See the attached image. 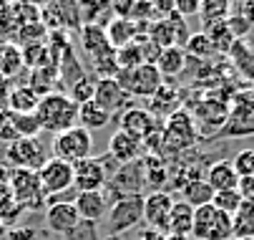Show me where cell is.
Segmentation results:
<instances>
[{
	"instance_id": "cell-1",
	"label": "cell",
	"mask_w": 254,
	"mask_h": 240,
	"mask_svg": "<svg viewBox=\"0 0 254 240\" xmlns=\"http://www.w3.org/2000/svg\"><path fill=\"white\" fill-rule=\"evenodd\" d=\"M35 117L43 131H51L56 136L70 126H78V104H73L65 91H53L48 96H41Z\"/></svg>"
},
{
	"instance_id": "cell-2",
	"label": "cell",
	"mask_w": 254,
	"mask_h": 240,
	"mask_svg": "<svg viewBox=\"0 0 254 240\" xmlns=\"http://www.w3.org/2000/svg\"><path fill=\"white\" fill-rule=\"evenodd\" d=\"M146 190V175H143V157L128 164H121L116 172L108 177V185L103 187V195L108 200V205L121 200V197H131V195H143Z\"/></svg>"
},
{
	"instance_id": "cell-3",
	"label": "cell",
	"mask_w": 254,
	"mask_h": 240,
	"mask_svg": "<svg viewBox=\"0 0 254 240\" xmlns=\"http://www.w3.org/2000/svg\"><path fill=\"white\" fill-rule=\"evenodd\" d=\"M51 152L61 162L76 164V162L91 157V152H93V136L83 126H70V129H65V131L53 136Z\"/></svg>"
},
{
	"instance_id": "cell-4",
	"label": "cell",
	"mask_w": 254,
	"mask_h": 240,
	"mask_svg": "<svg viewBox=\"0 0 254 240\" xmlns=\"http://www.w3.org/2000/svg\"><path fill=\"white\" fill-rule=\"evenodd\" d=\"M191 240H234V235H232V215L219 213L214 205L194 208Z\"/></svg>"
},
{
	"instance_id": "cell-5",
	"label": "cell",
	"mask_w": 254,
	"mask_h": 240,
	"mask_svg": "<svg viewBox=\"0 0 254 240\" xmlns=\"http://www.w3.org/2000/svg\"><path fill=\"white\" fill-rule=\"evenodd\" d=\"M199 139V129L194 124V117L184 109H179L174 117H169L164 121L161 129V144L164 152H181V149H189L194 142Z\"/></svg>"
},
{
	"instance_id": "cell-6",
	"label": "cell",
	"mask_w": 254,
	"mask_h": 240,
	"mask_svg": "<svg viewBox=\"0 0 254 240\" xmlns=\"http://www.w3.org/2000/svg\"><path fill=\"white\" fill-rule=\"evenodd\" d=\"M111 157H88L73 164V187L78 192H103L108 185V177L114 175Z\"/></svg>"
},
{
	"instance_id": "cell-7",
	"label": "cell",
	"mask_w": 254,
	"mask_h": 240,
	"mask_svg": "<svg viewBox=\"0 0 254 240\" xmlns=\"http://www.w3.org/2000/svg\"><path fill=\"white\" fill-rule=\"evenodd\" d=\"M138 223H143V195L121 197L108 205V213H106L108 235H121V233L136 228Z\"/></svg>"
},
{
	"instance_id": "cell-8",
	"label": "cell",
	"mask_w": 254,
	"mask_h": 240,
	"mask_svg": "<svg viewBox=\"0 0 254 240\" xmlns=\"http://www.w3.org/2000/svg\"><path fill=\"white\" fill-rule=\"evenodd\" d=\"M116 81L124 86V91L133 99H151L161 86H164V76L159 74V68L154 63H141L131 71H119Z\"/></svg>"
},
{
	"instance_id": "cell-9",
	"label": "cell",
	"mask_w": 254,
	"mask_h": 240,
	"mask_svg": "<svg viewBox=\"0 0 254 240\" xmlns=\"http://www.w3.org/2000/svg\"><path fill=\"white\" fill-rule=\"evenodd\" d=\"M8 190L23 210H43V205L48 202V197L38 182V175L28 172V169H13Z\"/></svg>"
},
{
	"instance_id": "cell-10",
	"label": "cell",
	"mask_w": 254,
	"mask_h": 240,
	"mask_svg": "<svg viewBox=\"0 0 254 240\" xmlns=\"http://www.w3.org/2000/svg\"><path fill=\"white\" fill-rule=\"evenodd\" d=\"M35 175H38V182H41L48 202H53L56 195H63L65 190L73 187V164L61 162L56 157H48L46 164Z\"/></svg>"
},
{
	"instance_id": "cell-11",
	"label": "cell",
	"mask_w": 254,
	"mask_h": 240,
	"mask_svg": "<svg viewBox=\"0 0 254 240\" xmlns=\"http://www.w3.org/2000/svg\"><path fill=\"white\" fill-rule=\"evenodd\" d=\"M5 159L13 169H28V172H38L46 164V149L38 136L33 139H15L5 147Z\"/></svg>"
},
{
	"instance_id": "cell-12",
	"label": "cell",
	"mask_w": 254,
	"mask_h": 240,
	"mask_svg": "<svg viewBox=\"0 0 254 240\" xmlns=\"http://www.w3.org/2000/svg\"><path fill=\"white\" fill-rule=\"evenodd\" d=\"M119 119V129L121 131H126V134H131L133 139H138L141 144L149 139V136H154V134H159L161 129H164V124L154 117V114H149L146 109H141V107H128L124 114H119L116 117Z\"/></svg>"
},
{
	"instance_id": "cell-13",
	"label": "cell",
	"mask_w": 254,
	"mask_h": 240,
	"mask_svg": "<svg viewBox=\"0 0 254 240\" xmlns=\"http://www.w3.org/2000/svg\"><path fill=\"white\" fill-rule=\"evenodd\" d=\"M222 134H224V136L254 134V96H252V91L237 94V96H234Z\"/></svg>"
},
{
	"instance_id": "cell-14",
	"label": "cell",
	"mask_w": 254,
	"mask_h": 240,
	"mask_svg": "<svg viewBox=\"0 0 254 240\" xmlns=\"http://www.w3.org/2000/svg\"><path fill=\"white\" fill-rule=\"evenodd\" d=\"M93 101H96L101 109H106L111 117H119V114H124L128 109L131 96L124 91V86L116 79H96Z\"/></svg>"
},
{
	"instance_id": "cell-15",
	"label": "cell",
	"mask_w": 254,
	"mask_h": 240,
	"mask_svg": "<svg viewBox=\"0 0 254 240\" xmlns=\"http://www.w3.org/2000/svg\"><path fill=\"white\" fill-rule=\"evenodd\" d=\"M174 208V197L164 190L143 195V225L166 235V220Z\"/></svg>"
},
{
	"instance_id": "cell-16",
	"label": "cell",
	"mask_w": 254,
	"mask_h": 240,
	"mask_svg": "<svg viewBox=\"0 0 254 240\" xmlns=\"http://www.w3.org/2000/svg\"><path fill=\"white\" fill-rule=\"evenodd\" d=\"M81 223L78 210L73 202H51L46 208V225L56 235H65Z\"/></svg>"
},
{
	"instance_id": "cell-17",
	"label": "cell",
	"mask_w": 254,
	"mask_h": 240,
	"mask_svg": "<svg viewBox=\"0 0 254 240\" xmlns=\"http://www.w3.org/2000/svg\"><path fill=\"white\" fill-rule=\"evenodd\" d=\"M108 157H111L119 167L121 164H128V162H136L143 157V144L138 139H133L131 134L126 131H114L111 139H108Z\"/></svg>"
},
{
	"instance_id": "cell-18",
	"label": "cell",
	"mask_w": 254,
	"mask_h": 240,
	"mask_svg": "<svg viewBox=\"0 0 254 240\" xmlns=\"http://www.w3.org/2000/svg\"><path fill=\"white\" fill-rule=\"evenodd\" d=\"M70 202L76 205L78 218L86 220V223H98L108 213V200H106L103 192H78Z\"/></svg>"
},
{
	"instance_id": "cell-19",
	"label": "cell",
	"mask_w": 254,
	"mask_h": 240,
	"mask_svg": "<svg viewBox=\"0 0 254 240\" xmlns=\"http://www.w3.org/2000/svg\"><path fill=\"white\" fill-rule=\"evenodd\" d=\"M103 30H106L108 46H111L114 51H121L124 46H128V43H133L138 38V23H133L128 18H116L114 15Z\"/></svg>"
},
{
	"instance_id": "cell-20",
	"label": "cell",
	"mask_w": 254,
	"mask_h": 240,
	"mask_svg": "<svg viewBox=\"0 0 254 240\" xmlns=\"http://www.w3.org/2000/svg\"><path fill=\"white\" fill-rule=\"evenodd\" d=\"M191 228H194V208L184 200H174V208L166 220V235L191 238Z\"/></svg>"
},
{
	"instance_id": "cell-21",
	"label": "cell",
	"mask_w": 254,
	"mask_h": 240,
	"mask_svg": "<svg viewBox=\"0 0 254 240\" xmlns=\"http://www.w3.org/2000/svg\"><path fill=\"white\" fill-rule=\"evenodd\" d=\"M206 185L214 190V192H224V190H237L239 185V175L234 172V167H232V159H219V162H214L209 164L206 169Z\"/></svg>"
},
{
	"instance_id": "cell-22",
	"label": "cell",
	"mask_w": 254,
	"mask_h": 240,
	"mask_svg": "<svg viewBox=\"0 0 254 240\" xmlns=\"http://www.w3.org/2000/svg\"><path fill=\"white\" fill-rule=\"evenodd\" d=\"M179 101H181V99H179V91H176L174 86L164 84V86L149 99V109H146V112L154 114V117L161 121L164 117L169 119V117H174V114L179 112Z\"/></svg>"
},
{
	"instance_id": "cell-23",
	"label": "cell",
	"mask_w": 254,
	"mask_h": 240,
	"mask_svg": "<svg viewBox=\"0 0 254 240\" xmlns=\"http://www.w3.org/2000/svg\"><path fill=\"white\" fill-rule=\"evenodd\" d=\"M187 51L184 48H179V46H171V48H164L161 53H159V58L154 61V66L159 68V74L164 76V79H174V76H179L181 71L187 68Z\"/></svg>"
},
{
	"instance_id": "cell-24",
	"label": "cell",
	"mask_w": 254,
	"mask_h": 240,
	"mask_svg": "<svg viewBox=\"0 0 254 240\" xmlns=\"http://www.w3.org/2000/svg\"><path fill=\"white\" fill-rule=\"evenodd\" d=\"M81 46H83V53L91 56V58H98V56H103L108 51H114L111 46H108V41H106L103 25H98V23L81 28Z\"/></svg>"
},
{
	"instance_id": "cell-25",
	"label": "cell",
	"mask_w": 254,
	"mask_h": 240,
	"mask_svg": "<svg viewBox=\"0 0 254 240\" xmlns=\"http://www.w3.org/2000/svg\"><path fill=\"white\" fill-rule=\"evenodd\" d=\"M38 101H41V96L35 94L30 86H15L8 94V104L5 107H8L10 114H35Z\"/></svg>"
},
{
	"instance_id": "cell-26",
	"label": "cell",
	"mask_w": 254,
	"mask_h": 240,
	"mask_svg": "<svg viewBox=\"0 0 254 240\" xmlns=\"http://www.w3.org/2000/svg\"><path fill=\"white\" fill-rule=\"evenodd\" d=\"M114 121V117L106 109H101L96 101H88V104L78 107V126H83L86 131H96V129H106Z\"/></svg>"
},
{
	"instance_id": "cell-27",
	"label": "cell",
	"mask_w": 254,
	"mask_h": 240,
	"mask_svg": "<svg viewBox=\"0 0 254 240\" xmlns=\"http://www.w3.org/2000/svg\"><path fill=\"white\" fill-rule=\"evenodd\" d=\"M211 197H214V190L206 185L204 177L199 180H189L181 185V200L189 202L191 208H201V205H211Z\"/></svg>"
},
{
	"instance_id": "cell-28",
	"label": "cell",
	"mask_w": 254,
	"mask_h": 240,
	"mask_svg": "<svg viewBox=\"0 0 254 240\" xmlns=\"http://www.w3.org/2000/svg\"><path fill=\"white\" fill-rule=\"evenodd\" d=\"M56 81L58 79V66H43V68H33L30 71V89L38 96H48L56 91Z\"/></svg>"
},
{
	"instance_id": "cell-29",
	"label": "cell",
	"mask_w": 254,
	"mask_h": 240,
	"mask_svg": "<svg viewBox=\"0 0 254 240\" xmlns=\"http://www.w3.org/2000/svg\"><path fill=\"white\" fill-rule=\"evenodd\" d=\"M232 235L239 238H254V205L242 202V208L232 215Z\"/></svg>"
},
{
	"instance_id": "cell-30",
	"label": "cell",
	"mask_w": 254,
	"mask_h": 240,
	"mask_svg": "<svg viewBox=\"0 0 254 240\" xmlns=\"http://www.w3.org/2000/svg\"><path fill=\"white\" fill-rule=\"evenodd\" d=\"M229 13H232V5L227 3V0H204L201 8H199V15H201L204 28H209V25H214V23L227 20Z\"/></svg>"
},
{
	"instance_id": "cell-31",
	"label": "cell",
	"mask_w": 254,
	"mask_h": 240,
	"mask_svg": "<svg viewBox=\"0 0 254 240\" xmlns=\"http://www.w3.org/2000/svg\"><path fill=\"white\" fill-rule=\"evenodd\" d=\"M204 33H206V38L211 41V46H214V51L216 53H229V48L234 46V36H232V30H229V25H227V20H222V23H214V25H209V28H204Z\"/></svg>"
},
{
	"instance_id": "cell-32",
	"label": "cell",
	"mask_w": 254,
	"mask_h": 240,
	"mask_svg": "<svg viewBox=\"0 0 254 240\" xmlns=\"http://www.w3.org/2000/svg\"><path fill=\"white\" fill-rule=\"evenodd\" d=\"M20 66H23V51L15 43L0 46V76L10 79L13 74H18Z\"/></svg>"
},
{
	"instance_id": "cell-33",
	"label": "cell",
	"mask_w": 254,
	"mask_h": 240,
	"mask_svg": "<svg viewBox=\"0 0 254 240\" xmlns=\"http://www.w3.org/2000/svg\"><path fill=\"white\" fill-rule=\"evenodd\" d=\"M229 56H232V58H234V63L239 66V71L254 81V51L247 46V41H244V38L234 41V46L229 48Z\"/></svg>"
},
{
	"instance_id": "cell-34",
	"label": "cell",
	"mask_w": 254,
	"mask_h": 240,
	"mask_svg": "<svg viewBox=\"0 0 254 240\" xmlns=\"http://www.w3.org/2000/svg\"><path fill=\"white\" fill-rule=\"evenodd\" d=\"M184 51H187V56L199 58V61H206L209 56H214V53H216V51H214V46H211V41L206 38V33H204V30L191 33V38L187 41Z\"/></svg>"
},
{
	"instance_id": "cell-35",
	"label": "cell",
	"mask_w": 254,
	"mask_h": 240,
	"mask_svg": "<svg viewBox=\"0 0 254 240\" xmlns=\"http://www.w3.org/2000/svg\"><path fill=\"white\" fill-rule=\"evenodd\" d=\"M13 126H15L18 139H33V136H38L43 131L35 114H13Z\"/></svg>"
},
{
	"instance_id": "cell-36",
	"label": "cell",
	"mask_w": 254,
	"mask_h": 240,
	"mask_svg": "<svg viewBox=\"0 0 254 240\" xmlns=\"http://www.w3.org/2000/svg\"><path fill=\"white\" fill-rule=\"evenodd\" d=\"M68 96H70V101H73V104H88V101H93V94H96V81L86 74L83 79H78L73 86H70L68 91H65Z\"/></svg>"
},
{
	"instance_id": "cell-37",
	"label": "cell",
	"mask_w": 254,
	"mask_h": 240,
	"mask_svg": "<svg viewBox=\"0 0 254 240\" xmlns=\"http://www.w3.org/2000/svg\"><path fill=\"white\" fill-rule=\"evenodd\" d=\"M211 205L219 213H227V215H234L239 208H242V195L237 190H224V192H214L211 197Z\"/></svg>"
},
{
	"instance_id": "cell-38",
	"label": "cell",
	"mask_w": 254,
	"mask_h": 240,
	"mask_svg": "<svg viewBox=\"0 0 254 240\" xmlns=\"http://www.w3.org/2000/svg\"><path fill=\"white\" fill-rule=\"evenodd\" d=\"M116 63H119V71H131V68H136V66H141V63H146V61H143V56H141L138 43L133 41V43L124 46L121 51H116Z\"/></svg>"
},
{
	"instance_id": "cell-39",
	"label": "cell",
	"mask_w": 254,
	"mask_h": 240,
	"mask_svg": "<svg viewBox=\"0 0 254 240\" xmlns=\"http://www.w3.org/2000/svg\"><path fill=\"white\" fill-rule=\"evenodd\" d=\"M93 68L98 79H116L119 76V63H116V51H108L98 58H93Z\"/></svg>"
},
{
	"instance_id": "cell-40",
	"label": "cell",
	"mask_w": 254,
	"mask_h": 240,
	"mask_svg": "<svg viewBox=\"0 0 254 240\" xmlns=\"http://www.w3.org/2000/svg\"><path fill=\"white\" fill-rule=\"evenodd\" d=\"M232 167L239 177H254V149L249 147V149L237 152L232 159Z\"/></svg>"
},
{
	"instance_id": "cell-41",
	"label": "cell",
	"mask_w": 254,
	"mask_h": 240,
	"mask_svg": "<svg viewBox=\"0 0 254 240\" xmlns=\"http://www.w3.org/2000/svg\"><path fill=\"white\" fill-rule=\"evenodd\" d=\"M63 240H101L98 223H86V220H81L73 230L63 235Z\"/></svg>"
},
{
	"instance_id": "cell-42",
	"label": "cell",
	"mask_w": 254,
	"mask_h": 240,
	"mask_svg": "<svg viewBox=\"0 0 254 240\" xmlns=\"http://www.w3.org/2000/svg\"><path fill=\"white\" fill-rule=\"evenodd\" d=\"M199 8H201L199 0H176V3H174V13H179L181 18L199 15Z\"/></svg>"
},
{
	"instance_id": "cell-43",
	"label": "cell",
	"mask_w": 254,
	"mask_h": 240,
	"mask_svg": "<svg viewBox=\"0 0 254 240\" xmlns=\"http://www.w3.org/2000/svg\"><path fill=\"white\" fill-rule=\"evenodd\" d=\"M237 192L242 195V202H249V205H254V177H239Z\"/></svg>"
},
{
	"instance_id": "cell-44",
	"label": "cell",
	"mask_w": 254,
	"mask_h": 240,
	"mask_svg": "<svg viewBox=\"0 0 254 240\" xmlns=\"http://www.w3.org/2000/svg\"><path fill=\"white\" fill-rule=\"evenodd\" d=\"M232 15H239V18H244L249 25H254V0H247V3L232 5Z\"/></svg>"
},
{
	"instance_id": "cell-45",
	"label": "cell",
	"mask_w": 254,
	"mask_h": 240,
	"mask_svg": "<svg viewBox=\"0 0 254 240\" xmlns=\"http://www.w3.org/2000/svg\"><path fill=\"white\" fill-rule=\"evenodd\" d=\"M8 240H41V238H38V230H35V228L23 225V228L10 230V233H8Z\"/></svg>"
},
{
	"instance_id": "cell-46",
	"label": "cell",
	"mask_w": 254,
	"mask_h": 240,
	"mask_svg": "<svg viewBox=\"0 0 254 240\" xmlns=\"http://www.w3.org/2000/svg\"><path fill=\"white\" fill-rule=\"evenodd\" d=\"M8 79L5 76H0V112H3V107L8 104Z\"/></svg>"
},
{
	"instance_id": "cell-47",
	"label": "cell",
	"mask_w": 254,
	"mask_h": 240,
	"mask_svg": "<svg viewBox=\"0 0 254 240\" xmlns=\"http://www.w3.org/2000/svg\"><path fill=\"white\" fill-rule=\"evenodd\" d=\"M10 169L5 167V164H0V187H8V182H10Z\"/></svg>"
},
{
	"instance_id": "cell-48",
	"label": "cell",
	"mask_w": 254,
	"mask_h": 240,
	"mask_svg": "<svg viewBox=\"0 0 254 240\" xmlns=\"http://www.w3.org/2000/svg\"><path fill=\"white\" fill-rule=\"evenodd\" d=\"M161 240H191V238H176V235H164Z\"/></svg>"
},
{
	"instance_id": "cell-49",
	"label": "cell",
	"mask_w": 254,
	"mask_h": 240,
	"mask_svg": "<svg viewBox=\"0 0 254 240\" xmlns=\"http://www.w3.org/2000/svg\"><path fill=\"white\" fill-rule=\"evenodd\" d=\"M106 240H121V235H108Z\"/></svg>"
},
{
	"instance_id": "cell-50",
	"label": "cell",
	"mask_w": 254,
	"mask_h": 240,
	"mask_svg": "<svg viewBox=\"0 0 254 240\" xmlns=\"http://www.w3.org/2000/svg\"><path fill=\"white\" fill-rule=\"evenodd\" d=\"M252 96H254V81H252Z\"/></svg>"
},
{
	"instance_id": "cell-51",
	"label": "cell",
	"mask_w": 254,
	"mask_h": 240,
	"mask_svg": "<svg viewBox=\"0 0 254 240\" xmlns=\"http://www.w3.org/2000/svg\"><path fill=\"white\" fill-rule=\"evenodd\" d=\"M239 240H254V238H239Z\"/></svg>"
}]
</instances>
